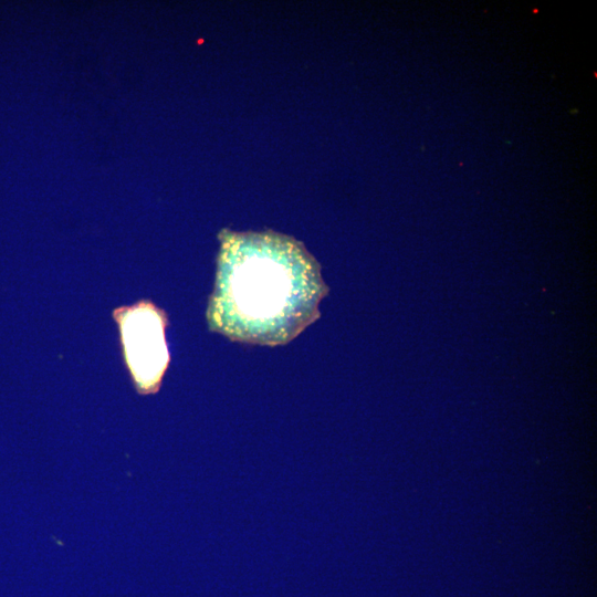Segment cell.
<instances>
[{
  "label": "cell",
  "instance_id": "1",
  "mask_svg": "<svg viewBox=\"0 0 597 597\" xmlns=\"http://www.w3.org/2000/svg\"><path fill=\"white\" fill-rule=\"evenodd\" d=\"M207 321L234 342L276 346L320 317L328 286L321 266L293 237L271 230L219 234Z\"/></svg>",
  "mask_w": 597,
  "mask_h": 597
},
{
  "label": "cell",
  "instance_id": "2",
  "mask_svg": "<svg viewBox=\"0 0 597 597\" xmlns=\"http://www.w3.org/2000/svg\"><path fill=\"white\" fill-rule=\"evenodd\" d=\"M118 323L127 368L140 395L156 392L169 364L165 338L167 317L148 301L117 308Z\"/></svg>",
  "mask_w": 597,
  "mask_h": 597
}]
</instances>
